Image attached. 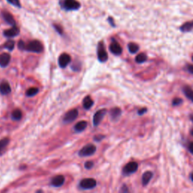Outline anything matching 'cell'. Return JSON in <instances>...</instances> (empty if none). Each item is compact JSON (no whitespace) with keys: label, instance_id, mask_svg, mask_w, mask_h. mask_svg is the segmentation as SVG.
<instances>
[{"label":"cell","instance_id":"obj_1","mask_svg":"<svg viewBox=\"0 0 193 193\" xmlns=\"http://www.w3.org/2000/svg\"><path fill=\"white\" fill-rule=\"evenodd\" d=\"M63 9L66 11H76L81 7V5L76 0H63L60 3Z\"/></svg>","mask_w":193,"mask_h":193},{"label":"cell","instance_id":"obj_2","mask_svg":"<svg viewBox=\"0 0 193 193\" xmlns=\"http://www.w3.org/2000/svg\"><path fill=\"white\" fill-rule=\"evenodd\" d=\"M25 51L34 52V53H41L43 51V46L38 40H33L26 45Z\"/></svg>","mask_w":193,"mask_h":193},{"label":"cell","instance_id":"obj_3","mask_svg":"<svg viewBox=\"0 0 193 193\" xmlns=\"http://www.w3.org/2000/svg\"><path fill=\"white\" fill-rule=\"evenodd\" d=\"M97 148L93 144H88L85 146L79 152V156L80 157H88L94 155L96 152Z\"/></svg>","mask_w":193,"mask_h":193},{"label":"cell","instance_id":"obj_4","mask_svg":"<svg viewBox=\"0 0 193 193\" xmlns=\"http://www.w3.org/2000/svg\"><path fill=\"white\" fill-rule=\"evenodd\" d=\"M97 186V181L93 178H86L83 179L82 180H81V182H79V187L81 189H92L96 187Z\"/></svg>","mask_w":193,"mask_h":193},{"label":"cell","instance_id":"obj_5","mask_svg":"<svg viewBox=\"0 0 193 193\" xmlns=\"http://www.w3.org/2000/svg\"><path fill=\"white\" fill-rule=\"evenodd\" d=\"M97 58L98 60L101 63H104L108 60V55L106 51L105 48H104L103 43L99 42L98 47H97Z\"/></svg>","mask_w":193,"mask_h":193},{"label":"cell","instance_id":"obj_6","mask_svg":"<svg viewBox=\"0 0 193 193\" xmlns=\"http://www.w3.org/2000/svg\"><path fill=\"white\" fill-rule=\"evenodd\" d=\"M138 169V164L135 161H131V162L128 163L124 167L122 170V173L125 176H129L132 173H135Z\"/></svg>","mask_w":193,"mask_h":193},{"label":"cell","instance_id":"obj_7","mask_svg":"<svg viewBox=\"0 0 193 193\" xmlns=\"http://www.w3.org/2000/svg\"><path fill=\"white\" fill-rule=\"evenodd\" d=\"M78 115H79V111L76 109H72L71 110H69V112H67V113L64 116L63 121L64 123H70L72 122L74 120L76 119V118L78 117Z\"/></svg>","mask_w":193,"mask_h":193},{"label":"cell","instance_id":"obj_8","mask_svg":"<svg viewBox=\"0 0 193 193\" xmlns=\"http://www.w3.org/2000/svg\"><path fill=\"white\" fill-rule=\"evenodd\" d=\"M106 113H107V109H102L100 110L97 111L96 113L94 114V116L93 117V124L95 127H97L100 124V122H101L105 116Z\"/></svg>","mask_w":193,"mask_h":193},{"label":"cell","instance_id":"obj_9","mask_svg":"<svg viewBox=\"0 0 193 193\" xmlns=\"http://www.w3.org/2000/svg\"><path fill=\"white\" fill-rule=\"evenodd\" d=\"M71 61V57L69 56L67 54L64 53L59 57L58 59V64L61 68H65L67 66L69 65V64Z\"/></svg>","mask_w":193,"mask_h":193},{"label":"cell","instance_id":"obj_10","mask_svg":"<svg viewBox=\"0 0 193 193\" xmlns=\"http://www.w3.org/2000/svg\"><path fill=\"white\" fill-rule=\"evenodd\" d=\"M109 51L115 55H120L122 53V48L117 42L113 40L109 46Z\"/></svg>","mask_w":193,"mask_h":193},{"label":"cell","instance_id":"obj_11","mask_svg":"<svg viewBox=\"0 0 193 193\" xmlns=\"http://www.w3.org/2000/svg\"><path fill=\"white\" fill-rule=\"evenodd\" d=\"M19 33H20V29L16 26H14L11 29H6L3 32V35L7 38L15 37L17 35H19Z\"/></svg>","mask_w":193,"mask_h":193},{"label":"cell","instance_id":"obj_12","mask_svg":"<svg viewBox=\"0 0 193 193\" xmlns=\"http://www.w3.org/2000/svg\"><path fill=\"white\" fill-rule=\"evenodd\" d=\"M2 15L3 19H4V20L6 22L7 24L12 26V27L16 26V21H15V18H14V17L12 16V15L11 13H9V12H8L6 11H4L2 12Z\"/></svg>","mask_w":193,"mask_h":193},{"label":"cell","instance_id":"obj_13","mask_svg":"<svg viewBox=\"0 0 193 193\" xmlns=\"http://www.w3.org/2000/svg\"><path fill=\"white\" fill-rule=\"evenodd\" d=\"M65 182V178L62 175H57V176L53 177L51 182V185L54 187H60L64 185Z\"/></svg>","mask_w":193,"mask_h":193},{"label":"cell","instance_id":"obj_14","mask_svg":"<svg viewBox=\"0 0 193 193\" xmlns=\"http://www.w3.org/2000/svg\"><path fill=\"white\" fill-rule=\"evenodd\" d=\"M11 61V55L8 53L0 55V67H6Z\"/></svg>","mask_w":193,"mask_h":193},{"label":"cell","instance_id":"obj_15","mask_svg":"<svg viewBox=\"0 0 193 193\" xmlns=\"http://www.w3.org/2000/svg\"><path fill=\"white\" fill-rule=\"evenodd\" d=\"M11 88L9 83L6 81H2L0 83V93L3 95H7L11 93Z\"/></svg>","mask_w":193,"mask_h":193},{"label":"cell","instance_id":"obj_16","mask_svg":"<svg viewBox=\"0 0 193 193\" xmlns=\"http://www.w3.org/2000/svg\"><path fill=\"white\" fill-rule=\"evenodd\" d=\"M153 177V173L151 171H146L145 173L143 174L142 176V184L143 186L148 185L149 182H150L151 179Z\"/></svg>","mask_w":193,"mask_h":193},{"label":"cell","instance_id":"obj_17","mask_svg":"<svg viewBox=\"0 0 193 193\" xmlns=\"http://www.w3.org/2000/svg\"><path fill=\"white\" fill-rule=\"evenodd\" d=\"M182 92L185 94V96L186 97V98L189 99L190 101L193 103V89L191 87L188 86V85H185V86L182 88Z\"/></svg>","mask_w":193,"mask_h":193},{"label":"cell","instance_id":"obj_18","mask_svg":"<svg viewBox=\"0 0 193 193\" xmlns=\"http://www.w3.org/2000/svg\"><path fill=\"white\" fill-rule=\"evenodd\" d=\"M121 110L119 107H115L110 110V117L113 121H116L121 116Z\"/></svg>","mask_w":193,"mask_h":193},{"label":"cell","instance_id":"obj_19","mask_svg":"<svg viewBox=\"0 0 193 193\" xmlns=\"http://www.w3.org/2000/svg\"><path fill=\"white\" fill-rule=\"evenodd\" d=\"M180 29L182 33H187L192 31L193 29V20L184 23L181 27H180Z\"/></svg>","mask_w":193,"mask_h":193},{"label":"cell","instance_id":"obj_20","mask_svg":"<svg viewBox=\"0 0 193 193\" xmlns=\"http://www.w3.org/2000/svg\"><path fill=\"white\" fill-rule=\"evenodd\" d=\"M87 125H88L87 121H79V122H78L77 124L75 125L74 129L76 132H81L84 131L85 128H87Z\"/></svg>","mask_w":193,"mask_h":193},{"label":"cell","instance_id":"obj_21","mask_svg":"<svg viewBox=\"0 0 193 193\" xmlns=\"http://www.w3.org/2000/svg\"><path fill=\"white\" fill-rule=\"evenodd\" d=\"M94 105V101L90 96H86L83 100V107L85 109H90Z\"/></svg>","mask_w":193,"mask_h":193},{"label":"cell","instance_id":"obj_22","mask_svg":"<svg viewBox=\"0 0 193 193\" xmlns=\"http://www.w3.org/2000/svg\"><path fill=\"white\" fill-rule=\"evenodd\" d=\"M8 143H9V139L8 138L2 139L0 140V156H2L5 152Z\"/></svg>","mask_w":193,"mask_h":193},{"label":"cell","instance_id":"obj_23","mask_svg":"<svg viewBox=\"0 0 193 193\" xmlns=\"http://www.w3.org/2000/svg\"><path fill=\"white\" fill-rule=\"evenodd\" d=\"M147 60V55L144 53H140L135 57V61L137 64H143Z\"/></svg>","mask_w":193,"mask_h":193},{"label":"cell","instance_id":"obj_24","mask_svg":"<svg viewBox=\"0 0 193 193\" xmlns=\"http://www.w3.org/2000/svg\"><path fill=\"white\" fill-rule=\"evenodd\" d=\"M128 51L131 54H136L137 51H139V46L136 43L134 42H130L128 45Z\"/></svg>","mask_w":193,"mask_h":193},{"label":"cell","instance_id":"obj_25","mask_svg":"<svg viewBox=\"0 0 193 193\" xmlns=\"http://www.w3.org/2000/svg\"><path fill=\"white\" fill-rule=\"evenodd\" d=\"M12 119L15 121H19L22 118V112L20 109H15L11 113Z\"/></svg>","mask_w":193,"mask_h":193},{"label":"cell","instance_id":"obj_26","mask_svg":"<svg viewBox=\"0 0 193 193\" xmlns=\"http://www.w3.org/2000/svg\"><path fill=\"white\" fill-rule=\"evenodd\" d=\"M15 41H13V40H8V41L5 43L3 46H4L5 48L8 49V51H13L14 48H15Z\"/></svg>","mask_w":193,"mask_h":193},{"label":"cell","instance_id":"obj_27","mask_svg":"<svg viewBox=\"0 0 193 193\" xmlns=\"http://www.w3.org/2000/svg\"><path fill=\"white\" fill-rule=\"evenodd\" d=\"M39 88H34L33 87V88H30L27 90V92H26V95H27V97H33L36 94H37L39 93Z\"/></svg>","mask_w":193,"mask_h":193},{"label":"cell","instance_id":"obj_28","mask_svg":"<svg viewBox=\"0 0 193 193\" xmlns=\"http://www.w3.org/2000/svg\"><path fill=\"white\" fill-rule=\"evenodd\" d=\"M8 3L12 5V6L17 7V8H21V5L20 3V0H7Z\"/></svg>","mask_w":193,"mask_h":193},{"label":"cell","instance_id":"obj_29","mask_svg":"<svg viewBox=\"0 0 193 193\" xmlns=\"http://www.w3.org/2000/svg\"><path fill=\"white\" fill-rule=\"evenodd\" d=\"M182 100L181 98H179V97H176L172 101V105L173 106H179L182 103Z\"/></svg>","mask_w":193,"mask_h":193},{"label":"cell","instance_id":"obj_30","mask_svg":"<svg viewBox=\"0 0 193 193\" xmlns=\"http://www.w3.org/2000/svg\"><path fill=\"white\" fill-rule=\"evenodd\" d=\"M94 167V162L91 161H86V162L85 163V168H86V169H91L92 168Z\"/></svg>","mask_w":193,"mask_h":193},{"label":"cell","instance_id":"obj_31","mask_svg":"<svg viewBox=\"0 0 193 193\" xmlns=\"http://www.w3.org/2000/svg\"><path fill=\"white\" fill-rule=\"evenodd\" d=\"M53 27H54V28L55 29V30H56L59 34L61 35L63 33V29L60 25H58V24H54Z\"/></svg>","mask_w":193,"mask_h":193},{"label":"cell","instance_id":"obj_32","mask_svg":"<svg viewBox=\"0 0 193 193\" xmlns=\"http://www.w3.org/2000/svg\"><path fill=\"white\" fill-rule=\"evenodd\" d=\"M17 46H18V48L20 50H25L26 44H25V42H24V41H22V40H20V41L18 42V44H17Z\"/></svg>","mask_w":193,"mask_h":193},{"label":"cell","instance_id":"obj_33","mask_svg":"<svg viewBox=\"0 0 193 193\" xmlns=\"http://www.w3.org/2000/svg\"><path fill=\"white\" fill-rule=\"evenodd\" d=\"M104 138V136H103V135H97V136H95L94 137V140H96V141L99 142L100 141V140H102Z\"/></svg>","mask_w":193,"mask_h":193},{"label":"cell","instance_id":"obj_34","mask_svg":"<svg viewBox=\"0 0 193 193\" xmlns=\"http://www.w3.org/2000/svg\"><path fill=\"white\" fill-rule=\"evenodd\" d=\"M147 108H142V109H139L137 113H138V115H140V116H142V115H143L145 112H147Z\"/></svg>","mask_w":193,"mask_h":193},{"label":"cell","instance_id":"obj_35","mask_svg":"<svg viewBox=\"0 0 193 193\" xmlns=\"http://www.w3.org/2000/svg\"><path fill=\"white\" fill-rule=\"evenodd\" d=\"M186 69H187V70L189 71V72H190L191 74L193 75V65L188 64V65L186 66Z\"/></svg>","mask_w":193,"mask_h":193},{"label":"cell","instance_id":"obj_36","mask_svg":"<svg viewBox=\"0 0 193 193\" xmlns=\"http://www.w3.org/2000/svg\"><path fill=\"white\" fill-rule=\"evenodd\" d=\"M189 152H191L193 155V142L192 143H190L189 145Z\"/></svg>","mask_w":193,"mask_h":193},{"label":"cell","instance_id":"obj_37","mask_svg":"<svg viewBox=\"0 0 193 193\" xmlns=\"http://www.w3.org/2000/svg\"><path fill=\"white\" fill-rule=\"evenodd\" d=\"M108 20H109V24H110V25L112 26V27H115V23H114V20H113V19L112 18V17H109L108 18Z\"/></svg>","mask_w":193,"mask_h":193},{"label":"cell","instance_id":"obj_38","mask_svg":"<svg viewBox=\"0 0 193 193\" xmlns=\"http://www.w3.org/2000/svg\"><path fill=\"white\" fill-rule=\"evenodd\" d=\"M121 192H128V187H127L125 185L123 186V187H122V189H121Z\"/></svg>","mask_w":193,"mask_h":193},{"label":"cell","instance_id":"obj_39","mask_svg":"<svg viewBox=\"0 0 193 193\" xmlns=\"http://www.w3.org/2000/svg\"><path fill=\"white\" fill-rule=\"evenodd\" d=\"M190 178H191V180H192V181L193 182V173H191V175H190Z\"/></svg>","mask_w":193,"mask_h":193},{"label":"cell","instance_id":"obj_40","mask_svg":"<svg viewBox=\"0 0 193 193\" xmlns=\"http://www.w3.org/2000/svg\"><path fill=\"white\" fill-rule=\"evenodd\" d=\"M190 119H191V121H192V122H193V114H192L190 116Z\"/></svg>","mask_w":193,"mask_h":193},{"label":"cell","instance_id":"obj_41","mask_svg":"<svg viewBox=\"0 0 193 193\" xmlns=\"http://www.w3.org/2000/svg\"><path fill=\"white\" fill-rule=\"evenodd\" d=\"M191 134H192V136L193 137V129L191 131Z\"/></svg>","mask_w":193,"mask_h":193},{"label":"cell","instance_id":"obj_42","mask_svg":"<svg viewBox=\"0 0 193 193\" xmlns=\"http://www.w3.org/2000/svg\"><path fill=\"white\" fill-rule=\"evenodd\" d=\"M192 61H193V56L192 57Z\"/></svg>","mask_w":193,"mask_h":193}]
</instances>
